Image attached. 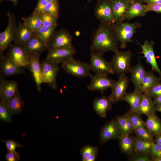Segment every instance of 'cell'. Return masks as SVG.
Segmentation results:
<instances>
[{"label":"cell","mask_w":161,"mask_h":161,"mask_svg":"<svg viewBox=\"0 0 161 161\" xmlns=\"http://www.w3.org/2000/svg\"><path fill=\"white\" fill-rule=\"evenodd\" d=\"M147 11H154L157 13H161V4H145Z\"/></svg>","instance_id":"cell-45"},{"label":"cell","mask_w":161,"mask_h":161,"mask_svg":"<svg viewBox=\"0 0 161 161\" xmlns=\"http://www.w3.org/2000/svg\"><path fill=\"white\" fill-rule=\"evenodd\" d=\"M114 103L109 97L103 96L95 99L93 102V108L101 117H105L107 111L110 110Z\"/></svg>","instance_id":"cell-23"},{"label":"cell","mask_w":161,"mask_h":161,"mask_svg":"<svg viewBox=\"0 0 161 161\" xmlns=\"http://www.w3.org/2000/svg\"><path fill=\"white\" fill-rule=\"evenodd\" d=\"M17 83L14 80H1L0 83L1 101L7 104L18 90Z\"/></svg>","instance_id":"cell-17"},{"label":"cell","mask_w":161,"mask_h":161,"mask_svg":"<svg viewBox=\"0 0 161 161\" xmlns=\"http://www.w3.org/2000/svg\"><path fill=\"white\" fill-rule=\"evenodd\" d=\"M29 55L41 54L44 50L48 49L47 45L35 35L23 47Z\"/></svg>","instance_id":"cell-22"},{"label":"cell","mask_w":161,"mask_h":161,"mask_svg":"<svg viewBox=\"0 0 161 161\" xmlns=\"http://www.w3.org/2000/svg\"><path fill=\"white\" fill-rule=\"evenodd\" d=\"M151 160L154 161H161V157L151 159Z\"/></svg>","instance_id":"cell-55"},{"label":"cell","mask_w":161,"mask_h":161,"mask_svg":"<svg viewBox=\"0 0 161 161\" xmlns=\"http://www.w3.org/2000/svg\"><path fill=\"white\" fill-rule=\"evenodd\" d=\"M6 160L7 161H17L20 158L18 152L15 153L8 151L5 156Z\"/></svg>","instance_id":"cell-46"},{"label":"cell","mask_w":161,"mask_h":161,"mask_svg":"<svg viewBox=\"0 0 161 161\" xmlns=\"http://www.w3.org/2000/svg\"><path fill=\"white\" fill-rule=\"evenodd\" d=\"M121 135L117 131L115 125V118L106 123L101 128L100 143L104 144L108 141L118 139Z\"/></svg>","instance_id":"cell-19"},{"label":"cell","mask_w":161,"mask_h":161,"mask_svg":"<svg viewBox=\"0 0 161 161\" xmlns=\"http://www.w3.org/2000/svg\"><path fill=\"white\" fill-rule=\"evenodd\" d=\"M154 42H149L148 40L144 41L141 46L142 49L141 53L143 55V57L146 59V61L149 64L153 71H155L159 74L161 78V71L157 62L154 49Z\"/></svg>","instance_id":"cell-16"},{"label":"cell","mask_w":161,"mask_h":161,"mask_svg":"<svg viewBox=\"0 0 161 161\" xmlns=\"http://www.w3.org/2000/svg\"><path fill=\"white\" fill-rule=\"evenodd\" d=\"M125 114L126 115V134L130 135L133 132V128L128 114L127 112Z\"/></svg>","instance_id":"cell-48"},{"label":"cell","mask_w":161,"mask_h":161,"mask_svg":"<svg viewBox=\"0 0 161 161\" xmlns=\"http://www.w3.org/2000/svg\"><path fill=\"white\" fill-rule=\"evenodd\" d=\"M8 53L11 59L17 65L22 68H28L30 56L23 46L15 44L10 45Z\"/></svg>","instance_id":"cell-13"},{"label":"cell","mask_w":161,"mask_h":161,"mask_svg":"<svg viewBox=\"0 0 161 161\" xmlns=\"http://www.w3.org/2000/svg\"><path fill=\"white\" fill-rule=\"evenodd\" d=\"M138 154V153H137ZM139 154L134 156L133 158L132 161H152L149 156V154Z\"/></svg>","instance_id":"cell-47"},{"label":"cell","mask_w":161,"mask_h":161,"mask_svg":"<svg viewBox=\"0 0 161 161\" xmlns=\"http://www.w3.org/2000/svg\"><path fill=\"white\" fill-rule=\"evenodd\" d=\"M59 11V4L58 1L48 3L46 7L45 13L58 19Z\"/></svg>","instance_id":"cell-39"},{"label":"cell","mask_w":161,"mask_h":161,"mask_svg":"<svg viewBox=\"0 0 161 161\" xmlns=\"http://www.w3.org/2000/svg\"><path fill=\"white\" fill-rule=\"evenodd\" d=\"M61 67L68 74L78 78L91 75L89 64L73 57L62 63Z\"/></svg>","instance_id":"cell-4"},{"label":"cell","mask_w":161,"mask_h":161,"mask_svg":"<svg viewBox=\"0 0 161 161\" xmlns=\"http://www.w3.org/2000/svg\"><path fill=\"white\" fill-rule=\"evenodd\" d=\"M119 42L112 25L100 23L92 38L91 52L103 54L118 50Z\"/></svg>","instance_id":"cell-1"},{"label":"cell","mask_w":161,"mask_h":161,"mask_svg":"<svg viewBox=\"0 0 161 161\" xmlns=\"http://www.w3.org/2000/svg\"><path fill=\"white\" fill-rule=\"evenodd\" d=\"M153 101L155 106L161 105V95L154 98Z\"/></svg>","instance_id":"cell-51"},{"label":"cell","mask_w":161,"mask_h":161,"mask_svg":"<svg viewBox=\"0 0 161 161\" xmlns=\"http://www.w3.org/2000/svg\"><path fill=\"white\" fill-rule=\"evenodd\" d=\"M147 4H161V0H140Z\"/></svg>","instance_id":"cell-49"},{"label":"cell","mask_w":161,"mask_h":161,"mask_svg":"<svg viewBox=\"0 0 161 161\" xmlns=\"http://www.w3.org/2000/svg\"><path fill=\"white\" fill-rule=\"evenodd\" d=\"M153 141L157 144L161 145V134L155 135Z\"/></svg>","instance_id":"cell-52"},{"label":"cell","mask_w":161,"mask_h":161,"mask_svg":"<svg viewBox=\"0 0 161 161\" xmlns=\"http://www.w3.org/2000/svg\"><path fill=\"white\" fill-rule=\"evenodd\" d=\"M8 106L12 116L18 114L22 112L25 104L18 90L10 99Z\"/></svg>","instance_id":"cell-28"},{"label":"cell","mask_w":161,"mask_h":161,"mask_svg":"<svg viewBox=\"0 0 161 161\" xmlns=\"http://www.w3.org/2000/svg\"><path fill=\"white\" fill-rule=\"evenodd\" d=\"M155 109V111L161 112V105L156 106Z\"/></svg>","instance_id":"cell-54"},{"label":"cell","mask_w":161,"mask_h":161,"mask_svg":"<svg viewBox=\"0 0 161 161\" xmlns=\"http://www.w3.org/2000/svg\"><path fill=\"white\" fill-rule=\"evenodd\" d=\"M12 116L9 109L8 104L0 101V120L6 123H11L12 122Z\"/></svg>","instance_id":"cell-35"},{"label":"cell","mask_w":161,"mask_h":161,"mask_svg":"<svg viewBox=\"0 0 161 161\" xmlns=\"http://www.w3.org/2000/svg\"><path fill=\"white\" fill-rule=\"evenodd\" d=\"M1 141L5 144L6 146L8 151H11L15 153L18 152L16 151L17 148H19L24 146L21 143L12 140H1Z\"/></svg>","instance_id":"cell-41"},{"label":"cell","mask_w":161,"mask_h":161,"mask_svg":"<svg viewBox=\"0 0 161 161\" xmlns=\"http://www.w3.org/2000/svg\"><path fill=\"white\" fill-rule=\"evenodd\" d=\"M136 136L139 138L151 141H153L154 136L145 127H140L133 131Z\"/></svg>","instance_id":"cell-36"},{"label":"cell","mask_w":161,"mask_h":161,"mask_svg":"<svg viewBox=\"0 0 161 161\" xmlns=\"http://www.w3.org/2000/svg\"><path fill=\"white\" fill-rule=\"evenodd\" d=\"M48 3L46 0H38L37 5L33 12L38 15L45 13L46 7Z\"/></svg>","instance_id":"cell-43"},{"label":"cell","mask_w":161,"mask_h":161,"mask_svg":"<svg viewBox=\"0 0 161 161\" xmlns=\"http://www.w3.org/2000/svg\"><path fill=\"white\" fill-rule=\"evenodd\" d=\"M94 13L101 23L112 25L114 12L112 0H98Z\"/></svg>","instance_id":"cell-6"},{"label":"cell","mask_w":161,"mask_h":161,"mask_svg":"<svg viewBox=\"0 0 161 161\" xmlns=\"http://www.w3.org/2000/svg\"><path fill=\"white\" fill-rule=\"evenodd\" d=\"M152 97L154 98L161 95V83L154 85L147 93Z\"/></svg>","instance_id":"cell-44"},{"label":"cell","mask_w":161,"mask_h":161,"mask_svg":"<svg viewBox=\"0 0 161 161\" xmlns=\"http://www.w3.org/2000/svg\"><path fill=\"white\" fill-rule=\"evenodd\" d=\"M91 77L88 89L90 91H98L102 93L108 89L111 88L116 81L108 78L107 75L95 74L91 75Z\"/></svg>","instance_id":"cell-11"},{"label":"cell","mask_w":161,"mask_h":161,"mask_svg":"<svg viewBox=\"0 0 161 161\" xmlns=\"http://www.w3.org/2000/svg\"><path fill=\"white\" fill-rule=\"evenodd\" d=\"M127 113L130 118L134 130L140 127H145V122L142 119L141 114L137 112H131L129 111Z\"/></svg>","instance_id":"cell-34"},{"label":"cell","mask_w":161,"mask_h":161,"mask_svg":"<svg viewBox=\"0 0 161 161\" xmlns=\"http://www.w3.org/2000/svg\"><path fill=\"white\" fill-rule=\"evenodd\" d=\"M41 67L42 83L47 84L54 89H56V76L59 69L58 64L46 59L41 63Z\"/></svg>","instance_id":"cell-7"},{"label":"cell","mask_w":161,"mask_h":161,"mask_svg":"<svg viewBox=\"0 0 161 161\" xmlns=\"http://www.w3.org/2000/svg\"><path fill=\"white\" fill-rule=\"evenodd\" d=\"M10 1L14 5L16 6L17 5L19 0H0V3L1 4L2 1Z\"/></svg>","instance_id":"cell-53"},{"label":"cell","mask_w":161,"mask_h":161,"mask_svg":"<svg viewBox=\"0 0 161 161\" xmlns=\"http://www.w3.org/2000/svg\"><path fill=\"white\" fill-rule=\"evenodd\" d=\"M56 27H49L42 25L36 33V35L47 45L48 42L55 31Z\"/></svg>","instance_id":"cell-33"},{"label":"cell","mask_w":161,"mask_h":161,"mask_svg":"<svg viewBox=\"0 0 161 161\" xmlns=\"http://www.w3.org/2000/svg\"><path fill=\"white\" fill-rule=\"evenodd\" d=\"M48 2H54L56 1H58V0H46Z\"/></svg>","instance_id":"cell-56"},{"label":"cell","mask_w":161,"mask_h":161,"mask_svg":"<svg viewBox=\"0 0 161 161\" xmlns=\"http://www.w3.org/2000/svg\"><path fill=\"white\" fill-rule=\"evenodd\" d=\"M114 53L110 62L114 74L119 76L129 72L131 67V66L132 57L131 52L129 50L124 51L117 50Z\"/></svg>","instance_id":"cell-3"},{"label":"cell","mask_w":161,"mask_h":161,"mask_svg":"<svg viewBox=\"0 0 161 161\" xmlns=\"http://www.w3.org/2000/svg\"><path fill=\"white\" fill-rule=\"evenodd\" d=\"M145 126L154 136L161 134V121L155 113L147 116Z\"/></svg>","instance_id":"cell-30"},{"label":"cell","mask_w":161,"mask_h":161,"mask_svg":"<svg viewBox=\"0 0 161 161\" xmlns=\"http://www.w3.org/2000/svg\"><path fill=\"white\" fill-rule=\"evenodd\" d=\"M112 1L114 12V24L122 21L125 19L130 6L134 1L130 0H112Z\"/></svg>","instance_id":"cell-15"},{"label":"cell","mask_w":161,"mask_h":161,"mask_svg":"<svg viewBox=\"0 0 161 161\" xmlns=\"http://www.w3.org/2000/svg\"><path fill=\"white\" fill-rule=\"evenodd\" d=\"M91 0H88V4H89V3L90 2V1Z\"/></svg>","instance_id":"cell-58"},{"label":"cell","mask_w":161,"mask_h":161,"mask_svg":"<svg viewBox=\"0 0 161 161\" xmlns=\"http://www.w3.org/2000/svg\"><path fill=\"white\" fill-rule=\"evenodd\" d=\"M35 35L28 27L19 21L14 39L15 44L23 47Z\"/></svg>","instance_id":"cell-18"},{"label":"cell","mask_w":161,"mask_h":161,"mask_svg":"<svg viewBox=\"0 0 161 161\" xmlns=\"http://www.w3.org/2000/svg\"><path fill=\"white\" fill-rule=\"evenodd\" d=\"M41 54H36L30 55L29 64L28 68L32 72L34 80L38 90H41L42 83L39 57Z\"/></svg>","instance_id":"cell-20"},{"label":"cell","mask_w":161,"mask_h":161,"mask_svg":"<svg viewBox=\"0 0 161 161\" xmlns=\"http://www.w3.org/2000/svg\"><path fill=\"white\" fill-rule=\"evenodd\" d=\"M72 40V35L66 30L62 29L55 31L48 42V49L71 46Z\"/></svg>","instance_id":"cell-9"},{"label":"cell","mask_w":161,"mask_h":161,"mask_svg":"<svg viewBox=\"0 0 161 161\" xmlns=\"http://www.w3.org/2000/svg\"><path fill=\"white\" fill-rule=\"evenodd\" d=\"M152 97L147 93L143 94L142 98L138 113L147 116H150L155 113V106Z\"/></svg>","instance_id":"cell-26"},{"label":"cell","mask_w":161,"mask_h":161,"mask_svg":"<svg viewBox=\"0 0 161 161\" xmlns=\"http://www.w3.org/2000/svg\"><path fill=\"white\" fill-rule=\"evenodd\" d=\"M147 72L139 57L137 63L131 67L129 72L131 74L130 80L133 83L135 90H137L139 88L141 82L145 76Z\"/></svg>","instance_id":"cell-21"},{"label":"cell","mask_w":161,"mask_h":161,"mask_svg":"<svg viewBox=\"0 0 161 161\" xmlns=\"http://www.w3.org/2000/svg\"><path fill=\"white\" fill-rule=\"evenodd\" d=\"M76 50L73 46L49 50L46 59L56 64H62L73 57Z\"/></svg>","instance_id":"cell-10"},{"label":"cell","mask_w":161,"mask_h":161,"mask_svg":"<svg viewBox=\"0 0 161 161\" xmlns=\"http://www.w3.org/2000/svg\"><path fill=\"white\" fill-rule=\"evenodd\" d=\"M150 154L151 156V159L161 157V145L152 141Z\"/></svg>","instance_id":"cell-42"},{"label":"cell","mask_w":161,"mask_h":161,"mask_svg":"<svg viewBox=\"0 0 161 161\" xmlns=\"http://www.w3.org/2000/svg\"><path fill=\"white\" fill-rule=\"evenodd\" d=\"M134 143V152L138 154H150L152 142L136 137H132Z\"/></svg>","instance_id":"cell-29"},{"label":"cell","mask_w":161,"mask_h":161,"mask_svg":"<svg viewBox=\"0 0 161 161\" xmlns=\"http://www.w3.org/2000/svg\"><path fill=\"white\" fill-rule=\"evenodd\" d=\"M0 72L4 76L8 77L25 72L22 68L16 64L8 53L0 57Z\"/></svg>","instance_id":"cell-14"},{"label":"cell","mask_w":161,"mask_h":161,"mask_svg":"<svg viewBox=\"0 0 161 161\" xmlns=\"http://www.w3.org/2000/svg\"><path fill=\"white\" fill-rule=\"evenodd\" d=\"M8 24L5 30L0 33V54L2 56L5 50L14 41L16 30L17 21L14 14L10 12L7 13Z\"/></svg>","instance_id":"cell-5"},{"label":"cell","mask_w":161,"mask_h":161,"mask_svg":"<svg viewBox=\"0 0 161 161\" xmlns=\"http://www.w3.org/2000/svg\"><path fill=\"white\" fill-rule=\"evenodd\" d=\"M119 146L121 152L129 154L134 152V143L132 137L129 135H122L119 138Z\"/></svg>","instance_id":"cell-32"},{"label":"cell","mask_w":161,"mask_h":161,"mask_svg":"<svg viewBox=\"0 0 161 161\" xmlns=\"http://www.w3.org/2000/svg\"><path fill=\"white\" fill-rule=\"evenodd\" d=\"M98 151L97 147L93 146L87 145L82 147L80 149V152L82 158V161H84L92 154Z\"/></svg>","instance_id":"cell-40"},{"label":"cell","mask_w":161,"mask_h":161,"mask_svg":"<svg viewBox=\"0 0 161 161\" xmlns=\"http://www.w3.org/2000/svg\"><path fill=\"white\" fill-rule=\"evenodd\" d=\"M103 55L91 52L89 64L91 71L99 74H114L111 62L105 59Z\"/></svg>","instance_id":"cell-8"},{"label":"cell","mask_w":161,"mask_h":161,"mask_svg":"<svg viewBox=\"0 0 161 161\" xmlns=\"http://www.w3.org/2000/svg\"><path fill=\"white\" fill-rule=\"evenodd\" d=\"M148 12L141 0L134 2L130 6L125 19L130 20L134 18L145 16Z\"/></svg>","instance_id":"cell-27"},{"label":"cell","mask_w":161,"mask_h":161,"mask_svg":"<svg viewBox=\"0 0 161 161\" xmlns=\"http://www.w3.org/2000/svg\"><path fill=\"white\" fill-rule=\"evenodd\" d=\"M129 80L125 75L119 76L118 80L111 88V94L109 96L114 103L123 100L126 93Z\"/></svg>","instance_id":"cell-12"},{"label":"cell","mask_w":161,"mask_h":161,"mask_svg":"<svg viewBox=\"0 0 161 161\" xmlns=\"http://www.w3.org/2000/svg\"><path fill=\"white\" fill-rule=\"evenodd\" d=\"M161 80V78L155 76L153 71L147 72L137 91L142 94L147 93L154 85L160 82Z\"/></svg>","instance_id":"cell-25"},{"label":"cell","mask_w":161,"mask_h":161,"mask_svg":"<svg viewBox=\"0 0 161 161\" xmlns=\"http://www.w3.org/2000/svg\"><path fill=\"white\" fill-rule=\"evenodd\" d=\"M143 95V94L135 90L132 92L126 93L123 100L125 101L129 105V111L138 113Z\"/></svg>","instance_id":"cell-24"},{"label":"cell","mask_w":161,"mask_h":161,"mask_svg":"<svg viewBox=\"0 0 161 161\" xmlns=\"http://www.w3.org/2000/svg\"><path fill=\"white\" fill-rule=\"evenodd\" d=\"M130 0L132 1H138V0Z\"/></svg>","instance_id":"cell-57"},{"label":"cell","mask_w":161,"mask_h":161,"mask_svg":"<svg viewBox=\"0 0 161 161\" xmlns=\"http://www.w3.org/2000/svg\"><path fill=\"white\" fill-rule=\"evenodd\" d=\"M117 39L120 43V47L124 49L127 43L133 42L132 38L136 32V29L140 26L139 23H129L120 21L112 25Z\"/></svg>","instance_id":"cell-2"},{"label":"cell","mask_w":161,"mask_h":161,"mask_svg":"<svg viewBox=\"0 0 161 161\" xmlns=\"http://www.w3.org/2000/svg\"><path fill=\"white\" fill-rule=\"evenodd\" d=\"M98 151H96L94 153L91 155L88 158L85 160L84 161H94L97 158Z\"/></svg>","instance_id":"cell-50"},{"label":"cell","mask_w":161,"mask_h":161,"mask_svg":"<svg viewBox=\"0 0 161 161\" xmlns=\"http://www.w3.org/2000/svg\"><path fill=\"white\" fill-rule=\"evenodd\" d=\"M39 16L43 25L49 27L57 26L58 18L46 13L40 14Z\"/></svg>","instance_id":"cell-38"},{"label":"cell","mask_w":161,"mask_h":161,"mask_svg":"<svg viewBox=\"0 0 161 161\" xmlns=\"http://www.w3.org/2000/svg\"><path fill=\"white\" fill-rule=\"evenodd\" d=\"M21 19L23 23L35 33L43 25L39 15L33 12L30 16L22 18Z\"/></svg>","instance_id":"cell-31"},{"label":"cell","mask_w":161,"mask_h":161,"mask_svg":"<svg viewBox=\"0 0 161 161\" xmlns=\"http://www.w3.org/2000/svg\"><path fill=\"white\" fill-rule=\"evenodd\" d=\"M115 125L117 131L121 135H126V120L125 114L115 118Z\"/></svg>","instance_id":"cell-37"}]
</instances>
